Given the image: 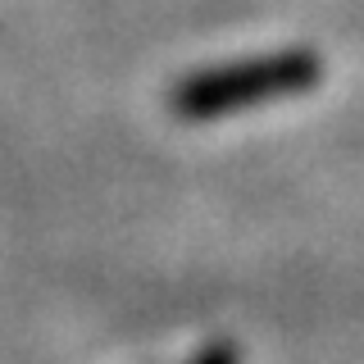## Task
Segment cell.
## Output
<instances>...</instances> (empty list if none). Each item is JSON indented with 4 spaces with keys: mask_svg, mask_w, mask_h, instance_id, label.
I'll list each match as a JSON object with an SVG mask.
<instances>
[{
    "mask_svg": "<svg viewBox=\"0 0 364 364\" xmlns=\"http://www.w3.org/2000/svg\"><path fill=\"white\" fill-rule=\"evenodd\" d=\"M191 364H242V360H237V346H228V341H214V346H205Z\"/></svg>",
    "mask_w": 364,
    "mask_h": 364,
    "instance_id": "2",
    "label": "cell"
},
{
    "mask_svg": "<svg viewBox=\"0 0 364 364\" xmlns=\"http://www.w3.org/2000/svg\"><path fill=\"white\" fill-rule=\"evenodd\" d=\"M318 77H323V60L305 46H291V50L255 55V60L200 68V73H191L187 82L173 87L168 105L187 123H210V119H223V114L264 105V100L301 96V91L318 87Z\"/></svg>",
    "mask_w": 364,
    "mask_h": 364,
    "instance_id": "1",
    "label": "cell"
}]
</instances>
